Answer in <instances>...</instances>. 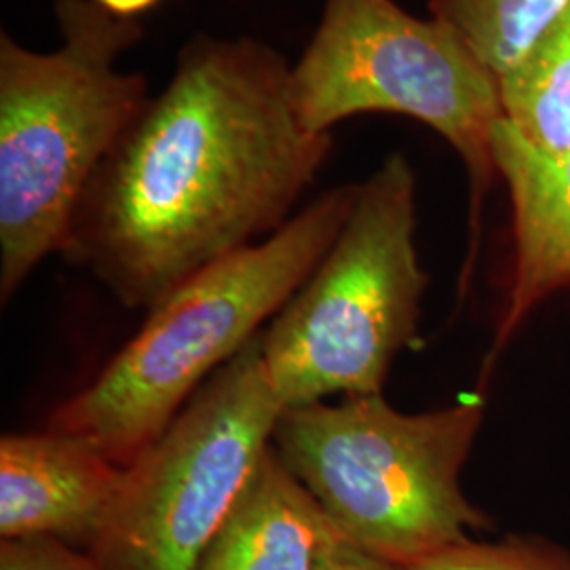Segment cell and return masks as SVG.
Instances as JSON below:
<instances>
[{
	"instance_id": "6",
	"label": "cell",
	"mask_w": 570,
	"mask_h": 570,
	"mask_svg": "<svg viewBox=\"0 0 570 570\" xmlns=\"http://www.w3.org/2000/svg\"><path fill=\"white\" fill-rule=\"evenodd\" d=\"M292 104L311 134L364 112L425 122L459 153L471 188V247L494 183L492 129L503 117L499 82L465 41L438 18H414L393 0H324L322 21L292 66Z\"/></svg>"
},
{
	"instance_id": "16",
	"label": "cell",
	"mask_w": 570,
	"mask_h": 570,
	"mask_svg": "<svg viewBox=\"0 0 570 570\" xmlns=\"http://www.w3.org/2000/svg\"><path fill=\"white\" fill-rule=\"evenodd\" d=\"M94 2H98L106 13L119 20L136 21V18L153 11L161 0H94Z\"/></svg>"
},
{
	"instance_id": "11",
	"label": "cell",
	"mask_w": 570,
	"mask_h": 570,
	"mask_svg": "<svg viewBox=\"0 0 570 570\" xmlns=\"http://www.w3.org/2000/svg\"><path fill=\"white\" fill-rule=\"evenodd\" d=\"M503 119L543 150L570 148V7L510 75L499 79Z\"/></svg>"
},
{
	"instance_id": "8",
	"label": "cell",
	"mask_w": 570,
	"mask_h": 570,
	"mask_svg": "<svg viewBox=\"0 0 570 570\" xmlns=\"http://www.w3.org/2000/svg\"><path fill=\"white\" fill-rule=\"evenodd\" d=\"M122 468L81 438L45 429L0 438V539H56L87 550Z\"/></svg>"
},
{
	"instance_id": "7",
	"label": "cell",
	"mask_w": 570,
	"mask_h": 570,
	"mask_svg": "<svg viewBox=\"0 0 570 570\" xmlns=\"http://www.w3.org/2000/svg\"><path fill=\"white\" fill-rule=\"evenodd\" d=\"M282 412L254 338L122 468L91 558L104 570H197L271 449Z\"/></svg>"
},
{
	"instance_id": "14",
	"label": "cell",
	"mask_w": 570,
	"mask_h": 570,
	"mask_svg": "<svg viewBox=\"0 0 570 570\" xmlns=\"http://www.w3.org/2000/svg\"><path fill=\"white\" fill-rule=\"evenodd\" d=\"M0 570H104L87 550L56 539L0 543Z\"/></svg>"
},
{
	"instance_id": "15",
	"label": "cell",
	"mask_w": 570,
	"mask_h": 570,
	"mask_svg": "<svg viewBox=\"0 0 570 570\" xmlns=\"http://www.w3.org/2000/svg\"><path fill=\"white\" fill-rule=\"evenodd\" d=\"M317 570H404L351 543H343Z\"/></svg>"
},
{
	"instance_id": "1",
	"label": "cell",
	"mask_w": 570,
	"mask_h": 570,
	"mask_svg": "<svg viewBox=\"0 0 570 570\" xmlns=\"http://www.w3.org/2000/svg\"><path fill=\"white\" fill-rule=\"evenodd\" d=\"M292 66L254 39L186 42L164 91L122 129L61 256L129 311L289 220L332 150L298 121Z\"/></svg>"
},
{
	"instance_id": "4",
	"label": "cell",
	"mask_w": 570,
	"mask_h": 570,
	"mask_svg": "<svg viewBox=\"0 0 570 570\" xmlns=\"http://www.w3.org/2000/svg\"><path fill=\"white\" fill-rule=\"evenodd\" d=\"M484 414L482 395L419 414L351 395L285 407L273 449L351 546L407 569L489 529L461 487Z\"/></svg>"
},
{
	"instance_id": "9",
	"label": "cell",
	"mask_w": 570,
	"mask_h": 570,
	"mask_svg": "<svg viewBox=\"0 0 570 570\" xmlns=\"http://www.w3.org/2000/svg\"><path fill=\"white\" fill-rule=\"evenodd\" d=\"M492 157L510 190L513 266L490 360L532 311L570 289V148L543 150L501 117L492 129Z\"/></svg>"
},
{
	"instance_id": "12",
	"label": "cell",
	"mask_w": 570,
	"mask_h": 570,
	"mask_svg": "<svg viewBox=\"0 0 570 570\" xmlns=\"http://www.w3.org/2000/svg\"><path fill=\"white\" fill-rule=\"evenodd\" d=\"M570 0H429L431 18L449 23L497 79L529 58Z\"/></svg>"
},
{
	"instance_id": "3",
	"label": "cell",
	"mask_w": 570,
	"mask_h": 570,
	"mask_svg": "<svg viewBox=\"0 0 570 570\" xmlns=\"http://www.w3.org/2000/svg\"><path fill=\"white\" fill-rule=\"evenodd\" d=\"M61 45L23 49L0 35V303L51 254L122 129L148 100L146 79L117 70L142 41L134 20L94 0H56Z\"/></svg>"
},
{
	"instance_id": "10",
	"label": "cell",
	"mask_w": 570,
	"mask_h": 570,
	"mask_svg": "<svg viewBox=\"0 0 570 570\" xmlns=\"http://www.w3.org/2000/svg\"><path fill=\"white\" fill-rule=\"evenodd\" d=\"M343 543L271 444L197 570H317Z\"/></svg>"
},
{
	"instance_id": "2",
	"label": "cell",
	"mask_w": 570,
	"mask_h": 570,
	"mask_svg": "<svg viewBox=\"0 0 570 570\" xmlns=\"http://www.w3.org/2000/svg\"><path fill=\"white\" fill-rule=\"evenodd\" d=\"M355 195L357 184L327 190L271 237L169 292L102 372L53 410L47 429L81 438L127 468L301 289Z\"/></svg>"
},
{
	"instance_id": "13",
	"label": "cell",
	"mask_w": 570,
	"mask_h": 570,
	"mask_svg": "<svg viewBox=\"0 0 570 570\" xmlns=\"http://www.w3.org/2000/svg\"><path fill=\"white\" fill-rule=\"evenodd\" d=\"M404 570H570V551L539 537L468 539Z\"/></svg>"
},
{
	"instance_id": "5",
	"label": "cell",
	"mask_w": 570,
	"mask_h": 570,
	"mask_svg": "<svg viewBox=\"0 0 570 570\" xmlns=\"http://www.w3.org/2000/svg\"><path fill=\"white\" fill-rule=\"evenodd\" d=\"M416 176L393 153L357 195L311 277L258 336L268 385L285 407L383 393L416 343L428 287L416 252Z\"/></svg>"
}]
</instances>
